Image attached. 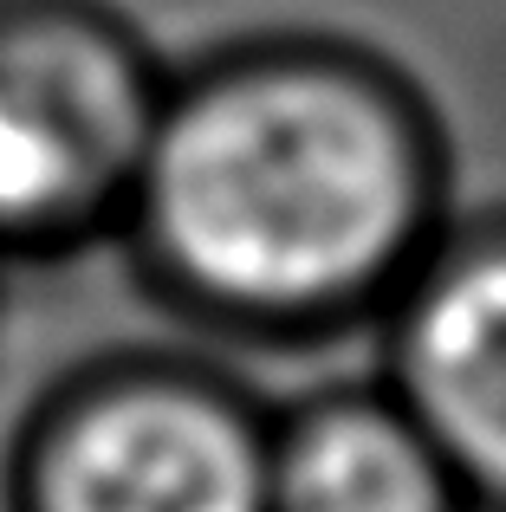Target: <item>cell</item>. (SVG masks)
Returning <instances> with one entry per match:
<instances>
[{
  "mask_svg": "<svg viewBox=\"0 0 506 512\" xmlns=\"http://www.w3.org/2000/svg\"><path fill=\"white\" fill-rule=\"evenodd\" d=\"M448 221L442 124L390 59L253 33L169 65L117 247L182 325L292 350L377 325Z\"/></svg>",
  "mask_w": 506,
  "mask_h": 512,
  "instance_id": "cell-1",
  "label": "cell"
},
{
  "mask_svg": "<svg viewBox=\"0 0 506 512\" xmlns=\"http://www.w3.org/2000/svg\"><path fill=\"white\" fill-rule=\"evenodd\" d=\"M169 59L111 0H0V266L117 240Z\"/></svg>",
  "mask_w": 506,
  "mask_h": 512,
  "instance_id": "cell-2",
  "label": "cell"
},
{
  "mask_svg": "<svg viewBox=\"0 0 506 512\" xmlns=\"http://www.w3.org/2000/svg\"><path fill=\"white\" fill-rule=\"evenodd\" d=\"M273 409L189 350H111L26 409L7 512H266Z\"/></svg>",
  "mask_w": 506,
  "mask_h": 512,
  "instance_id": "cell-3",
  "label": "cell"
},
{
  "mask_svg": "<svg viewBox=\"0 0 506 512\" xmlns=\"http://www.w3.org/2000/svg\"><path fill=\"white\" fill-rule=\"evenodd\" d=\"M377 331V376L448 454L474 512H506V208L448 221Z\"/></svg>",
  "mask_w": 506,
  "mask_h": 512,
  "instance_id": "cell-4",
  "label": "cell"
},
{
  "mask_svg": "<svg viewBox=\"0 0 506 512\" xmlns=\"http://www.w3.org/2000/svg\"><path fill=\"white\" fill-rule=\"evenodd\" d=\"M266 512H474L461 474L383 376L273 409Z\"/></svg>",
  "mask_w": 506,
  "mask_h": 512,
  "instance_id": "cell-5",
  "label": "cell"
}]
</instances>
